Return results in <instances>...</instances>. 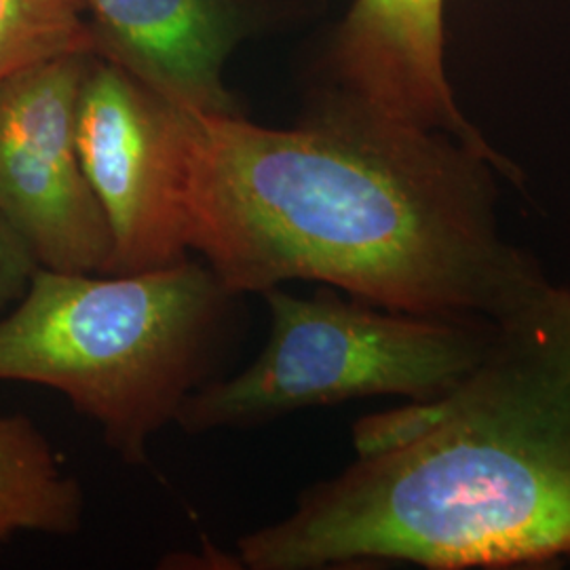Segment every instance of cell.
I'll list each match as a JSON object with an SVG mask.
<instances>
[{
	"instance_id": "cell-2",
	"label": "cell",
	"mask_w": 570,
	"mask_h": 570,
	"mask_svg": "<svg viewBox=\"0 0 570 570\" xmlns=\"http://www.w3.org/2000/svg\"><path fill=\"white\" fill-rule=\"evenodd\" d=\"M353 446L355 463L239 539L244 567L510 569L570 556V287L541 285L497 320L456 387L360 419Z\"/></svg>"
},
{
	"instance_id": "cell-1",
	"label": "cell",
	"mask_w": 570,
	"mask_h": 570,
	"mask_svg": "<svg viewBox=\"0 0 570 570\" xmlns=\"http://www.w3.org/2000/svg\"><path fill=\"white\" fill-rule=\"evenodd\" d=\"M167 142L186 247L235 296L317 282L497 322L548 284L501 233L489 159L336 91L287 129L167 102Z\"/></svg>"
},
{
	"instance_id": "cell-11",
	"label": "cell",
	"mask_w": 570,
	"mask_h": 570,
	"mask_svg": "<svg viewBox=\"0 0 570 570\" xmlns=\"http://www.w3.org/2000/svg\"><path fill=\"white\" fill-rule=\"evenodd\" d=\"M39 268L32 249L0 216V311L20 303Z\"/></svg>"
},
{
	"instance_id": "cell-5",
	"label": "cell",
	"mask_w": 570,
	"mask_h": 570,
	"mask_svg": "<svg viewBox=\"0 0 570 570\" xmlns=\"http://www.w3.org/2000/svg\"><path fill=\"white\" fill-rule=\"evenodd\" d=\"M91 58L61 56L0 82V216L42 268L60 273H106L112 254L77 146Z\"/></svg>"
},
{
	"instance_id": "cell-8",
	"label": "cell",
	"mask_w": 570,
	"mask_h": 570,
	"mask_svg": "<svg viewBox=\"0 0 570 570\" xmlns=\"http://www.w3.org/2000/svg\"><path fill=\"white\" fill-rule=\"evenodd\" d=\"M100 58L159 98L207 115H242L225 66L261 23V0H82Z\"/></svg>"
},
{
	"instance_id": "cell-6",
	"label": "cell",
	"mask_w": 570,
	"mask_h": 570,
	"mask_svg": "<svg viewBox=\"0 0 570 570\" xmlns=\"http://www.w3.org/2000/svg\"><path fill=\"white\" fill-rule=\"evenodd\" d=\"M77 146L112 237L110 275L188 258L174 193L167 100L115 61L94 56L81 85Z\"/></svg>"
},
{
	"instance_id": "cell-10",
	"label": "cell",
	"mask_w": 570,
	"mask_h": 570,
	"mask_svg": "<svg viewBox=\"0 0 570 570\" xmlns=\"http://www.w3.org/2000/svg\"><path fill=\"white\" fill-rule=\"evenodd\" d=\"M61 56H98L82 0H0V82Z\"/></svg>"
},
{
	"instance_id": "cell-9",
	"label": "cell",
	"mask_w": 570,
	"mask_h": 570,
	"mask_svg": "<svg viewBox=\"0 0 570 570\" xmlns=\"http://www.w3.org/2000/svg\"><path fill=\"white\" fill-rule=\"evenodd\" d=\"M82 518L81 482L41 429L23 414L0 416V550L18 532L75 534Z\"/></svg>"
},
{
	"instance_id": "cell-3",
	"label": "cell",
	"mask_w": 570,
	"mask_h": 570,
	"mask_svg": "<svg viewBox=\"0 0 570 570\" xmlns=\"http://www.w3.org/2000/svg\"><path fill=\"white\" fill-rule=\"evenodd\" d=\"M235 294L199 261L142 273L39 268L0 320V381L56 389L127 465L212 381Z\"/></svg>"
},
{
	"instance_id": "cell-7",
	"label": "cell",
	"mask_w": 570,
	"mask_h": 570,
	"mask_svg": "<svg viewBox=\"0 0 570 570\" xmlns=\"http://www.w3.org/2000/svg\"><path fill=\"white\" fill-rule=\"evenodd\" d=\"M332 63L336 94L389 121L449 134L520 183L454 102L444 70V0H355Z\"/></svg>"
},
{
	"instance_id": "cell-4",
	"label": "cell",
	"mask_w": 570,
	"mask_h": 570,
	"mask_svg": "<svg viewBox=\"0 0 570 570\" xmlns=\"http://www.w3.org/2000/svg\"><path fill=\"white\" fill-rule=\"evenodd\" d=\"M271 334L258 357L230 379L207 381L184 402L186 433L249 428L306 407L402 395L435 400L456 387L489 351L497 322L391 311L322 287L263 294Z\"/></svg>"
}]
</instances>
